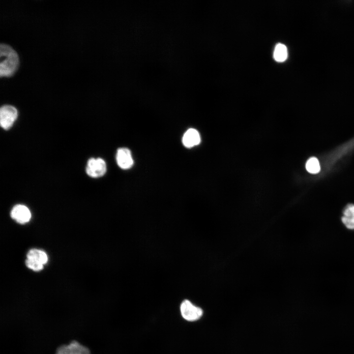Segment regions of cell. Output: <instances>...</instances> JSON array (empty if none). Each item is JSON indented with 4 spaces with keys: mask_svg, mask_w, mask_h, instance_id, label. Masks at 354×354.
Segmentation results:
<instances>
[{
    "mask_svg": "<svg viewBox=\"0 0 354 354\" xmlns=\"http://www.w3.org/2000/svg\"><path fill=\"white\" fill-rule=\"evenodd\" d=\"M200 141L201 137L199 132L193 128L188 129L182 137V143L185 147L188 148L198 145Z\"/></svg>",
    "mask_w": 354,
    "mask_h": 354,
    "instance_id": "cell-9",
    "label": "cell"
},
{
    "mask_svg": "<svg viewBox=\"0 0 354 354\" xmlns=\"http://www.w3.org/2000/svg\"></svg>",
    "mask_w": 354,
    "mask_h": 354,
    "instance_id": "cell-15",
    "label": "cell"
},
{
    "mask_svg": "<svg viewBox=\"0 0 354 354\" xmlns=\"http://www.w3.org/2000/svg\"><path fill=\"white\" fill-rule=\"evenodd\" d=\"M354 148V138L349 142L338 147L326 155L324 158V169L325 172L329 170L342 157L348 154Z\"/></svg>",
    "mask_w": 354,
    "mask_h": 354,
    "instance_id": "cell-2",
    "label": "cell"
},
{
    "mask_svg": "<svg viewBox=\"0 0 354 354\" xmlns=\"http://www.w3.org/2000/svg\"><path fill=\"white\" fill-rule=\"evenodd\" d=\"M18 116L17 109L11 105H3L0 109V123L4 129H9L16 120Z\"/></svg>",
    "mask_w": 354,
    "mask_h": 354,
    "instance_id": "cell-4",
    "label": "cell"
},
{
    "mask_svg": "<svg viewBox=\"0 0 354 354\" xmlns=\"http://www.w3.org/2000/svg\"><path fill=\"white\" fill-rule=\"evenodd\" d=\"M57 354H91L89 349L74 340L69 345H61L58 347Z\"/></svg>",
    "mask_w": 354,
    "mask_h": 354,
    "instance_id": "cell-6",
    "label": "cell"
},
{
    "mask_svg": "<svg viewBox=\"0 0 354 354\" xmlns=\"http://www.w3.org/2000/svg\"><path fill=\"white\" fill-rule=\"evenodd\" d=\"M305 168L307 172L312 174H318L321 170L320 161L316 157H311L307 160Z\"/></svg>",
    "mask_w": 354,
    "mask_h": 354,
    "instance_id": "cell-13",
    "label": "cell"
},
{
    "mask_svg": "<svg viewBox=\"0 0 354 354\" xmlns=\"http://www.w3.org/2000/svg\"><path fill=\"white\" fill-rule=\"evenodd\" d=\"M27 259L36 261L43 265L48 262V256L46 253L42 250L37 249L30 250L27 255Z\"/></svg>",
    "mask_w": 354,
    "mask_h": 354,
    "instance_id": "cell-11",
    "label": "cell"
},
{
    "mask_svg": "<svg viewBox=\"0 0 354 354\" xmlns=\"http://www.w3.org/2000/svg\"><path fill=\"white\" fill-rule=\"evenodd\" d=\"M341 221L347 229L354 230V204H348L344 207Z\"/></svg>",
    "mask_w": 354,
    "mask_h": 354,
    "instance_id": "cell-10",
    "label": "cell"
},
{
    "mask_svg": "<svg viewBox=\"0 0 354 354\" xmlns=\"http://www.w3.org/2000/svg\"><path fill=\"white\" fill-rule=\"evenodd\" d=\"M106 170V164L103 159L91 158L88 161L86 170L89 177H98L103 176Z\"/></svg>",
    "mask_w": 354,
    "mask_h": 354,
    "instance_id": "cell-5",
    "label": "cell"
},
{
    "mask_svg": "<svg viewBox=\"0 0 354 354\" xmlns=\"http://www.w3.org/2000/svg\"><path fill=\"white\" fill-rule=\"evenodd\" d=\"M288 52L286 46L281 43L277 44L275 47L273 57L278 62L284 61L287 58Z\"/></svg>",
    "mask_w": 354,
    "mask_h": 354,
    "instance_id": "cell-12",
    "label": "cell"
},
{
    "mask_svg": "<svg viewBox=\"0 0 354 354\" xmlns=\"http://www.w3.org/2000/svg\"><path fill=\"white\" fill-rule=\"evenodd\" d=\"M25 264L29 268L36 271L42 270L44 267L43 264L29 259H26Z\"/></svg>",
    "mask_w": 354,
    "mask_h": 354,
    "instance_id": "cell-14",
    "label": "cell"
},
{
    "mask_svg": "<svg viewBox=\"0 0 354 354\" xmlns=\"http://www.w3.org/2000/svg\"><path fill=\"white\" fill-rule=\"evenodd\" d=\"M182 317L186 321L193 322L199 320L203 315L202 309L194 305L188 300H184L180 306Z\"/></svg>",
    "mask_w": 354,
    "mask_h": 354,
    "instance_id": "cell-3",
    "label": "cell"
},
{
    "mask_svg": "<svg viewBox=\"0 0 354 354\" xmlns=\"http://www.w3.org/2000/svg\"><path fill=\"white\" fill-rule=\"evenodd\" d=\"M0 57V76H11L15 73L19 65V59L17 52L9 45L1 44Z\"/></svg>",
    "mask_w": 354,
    "mask_h": 354,
    "instance_id": "cell-1",
    "label": "cell"
},
{
    "mask_svg": "<svg viewBox=\"0 0 354 354\" xmlns=\"http://www.w3.org/2000/svg\"><path fill=\"white\" fill-rule=\"evenodd\" d=\"M11 218L19 224L28 222L31 218V213L29 209L23 205H15L10 212Z\"/></svg>",
    "mask_w": 354,
    "mask_h": 354,
    "instance_id": "cell-7",
    "label": "cell"
},
{
    "mask_svg": "<svg viewBox=\"0 0 354 354\" xmlns=\"http://www.w3.org/2000/svg\"><path fill=\"white\" fill-rule=\"evenodd\" d=\"M116 161L120 168L122 169L130 168L133 164L130 150L126 148H118L116 154Z\"/></svg>",
    "mask_w": 354,
    "mask_h": 354,
    "instance_id": "cell-8",
    "label": "cell"
}]
</instances>
